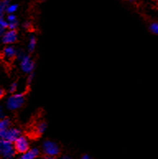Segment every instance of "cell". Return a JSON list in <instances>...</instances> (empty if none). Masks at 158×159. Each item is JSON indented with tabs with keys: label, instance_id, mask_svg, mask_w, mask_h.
I'll return each mask as SVG.
<instances>
[{
	"label": "cell",
	"instance_id": "cell-1",
	"mask_svg": "<svg viewBox=\"0 0 158 159\" xmlns=\"http://www.w3.org/2000/svg\"><path fill=\"white\" fill-rule=\"evenodd\" d=\"M25 102V97L23 93H12L7 98L6 102V107L10 111H15L21 108Z\"/></svg>",
	"mask_w": 158,
	"mask_h": 159
},
{
	"label": "cell",
	"instance_id": "cell-2",
	"mask_svg": "<svg viewBox=\"0 0 158 159\" xmlns=\"http://www.w3.org/2000/svg\"><path fill=\"white\" fill-rule=\"evenodd\" d=\"M16 150L13 143L0 139V156L4 159H11L15 154Z\"/></svg>",
	"mask_w": 158,
	"mask_h": 159
},
{
	"label": "cell",
	"instance_id": "cell-3",
	"mask_svg": "<svg viewBox=\"0 0 158 159\" xmlns=\"http://www.w3.org/2000/svg\"><path fill=\"white\" fill-rule=\"evenodd\" d=\"M42 151L45 155L56 157L59 154L60 149L59 145L56 143L50 141V140H45L42 144Z\"/></svg>",
	"mask_w": 158,
	"mask_h": 159
},
{
	"label": "cell",
	"instance_id": "cell-4",
	"mask_svg": "<svg viewBox=\"0 0 158 159\" xmlns=\"http://www.w3.org/2000/svg\"><path fill=\"white\" fill-rule=\"evenodd\" d=\"M19 61H20V68H21V71L23 73L27 74L33 73L35 64V62L32 60L30 55H27L25 54L21 60H19Z\"/></svg>",
	"mask_w": 158,
	"mask_h": 159
},
{
	"label": "cell",
	"instance_id": "cell-5",
	"mask_svg": "<svg viewBox=\"0 0 158 159\" xmlns=\"http://www.w3.org/2000/svg\"><path fill=\"white\" fill-rule=\"evenodd\" d=\"M21 136V130L17 128H9L5 131L0 133V139L7 140L11 143H14L18 137Z\"/></svg>",
	"mask_w": 158,
	"mask_h": 159
},
{
	"label": "cell",
	"instance_id": "cell-6",
	"mask_svg": "<svg viewBox=\"0 0 158 159\" xmlns=\"http://www.w3.org/2000/svg\"><path fill=\"white\" fill-rule=\"evenodd\" d=\"M14 148L16 150V152H19V153H24L26 152L27 150H29V142L25 136L21 135L20 137L16 139L14 143Z\"/></svg>",
	"mask_w": 158,
	"mask_h": 159
},
{
	"label": "cell",
	"instance_id": "cell-7",
	"mask_svg": "<svg viewBox=\"0 0 158 159\" xmlns=\"http://www.w3.org/2000/svg\"><path fill=\"white\" fill-rule=\"evenodd\" d=\"M17 40V32L16 30H8L2 36V42L7 45H12Z\"/></svg>",
	"mask_w": 158,
	"mask_h": 159
},
{
	"label": "cell",
	"instance_id": "cell-8",
	"mask_svg": "<svg viewBox=\"0 0 158 159\" xmlns=\"http://www.w3.org/2000/svg\"><path fill=\"white\" fill-rule=\"evenodd\" d=\"M17 51L16 50V49L11 45H7V46L3 49L2 55H3V57H4L6 60H14L15 58H17Z\"/></svg>",
	"mask_w": 158,
	"mask_h": 159
},
{
	"label": "cell",
	"instance_id": "cell-9",
	"mask_svg": "<svg viewBox=\"0 0 158 159\" xmlns=\"http://www.w3.org/2000/svg\"><path fill=\"white\" fill-rule=\"evenodd\" d=\"M40 154V151L36 148L27 150L26 152L21 153L18 159H35Z\"/></svg>",
	"mask_w": 158,
	"mask_h": 159
},
{
	"label": "cell",
	"instance_id": "cell-10",
	"mask_svg": "<svg viewBox=\"0 0 158 159\" xmlns=\"http://www.w3.org/2000/svg\"><path fill=\"white\" fill-rule=\"evenodd\" d=\"M36 44H37V40H36L35 36L33 35L30 36L28 39V43H27V50L29 52H34V50H35V47H36Z\"/></svg>",
	"mask_w": 158,
	"mask_h": 159
},
{
	"label": "cell",
	"instance_id": "cell-11",
	"mask_svg": "<svg viewBox=\"0 0 158 159\" xmlns=\"http://www.w3.org/2000/svg\"><path fill=\"white\" fill-rule=\"evenodd\" d=\"M47 129V123L45 121H40L37 124V125L35 126V132L37 135H41L44 134Z\"/></svg>",
	"mask_w": 158,
	"mask_h": 159
},
{
	"label": "cell",
	"instance_id": "cell-12",
	"mask_svg": "<svg viewBox=\"0 0 158 159\" xmlns=\"http://www.w3.org/2000/svg\"><path fill=\"white\" fill-rule=\"evenodd\" d=\"M8 28V22L3 17H0V37H2L4 32Z\"/></svg>",
	"mask_w": 158,
	"mask_h": 159
},
{
	"label": "cell",
	"instance_id": "cell-13",
	"mask_svg": "<svg viewBox=\"0 0 158 159\" xmlns=\"http://www.w3.org/2000/svg\"><path fill=\"white\" fill-rule=\"evenodd\" d=\"M10 127V120L7 118H2L0 119V133H2L3 131Z\"/></svg>",
	"mask_w": 158,
	"mask_h": 159
},
{
	"label": "cell",
	"instance_id": "cell-14",
	"mask_svg": "<svg viewBox=\"0 0 158 159\" xmlns=\"http://www.w3.org/2000/svg\"><path fill=\"white\" fill-rule=\"evenodd\" d=\"M7 6H8L7 0H0V17H3Z\"/></svg>",
	"mask_w": 158,
	"mask_h": 159
},
{
	"label": "cell",
	"instance_id": "cell-15",
	"mask_svg": "<svg viewBox=\"0 0 158 159\" xmlns=\"http://www.w3.org/2000/svg\"><path fill=\"white\" fill-rule=\"evenodd\" d=\"M149 31L154 35H158V22H151L149 25Z\"/></svg>",
	"mask_w": 158,
	"mask_h": 159
},
{
	"label": "cell",
	"instance_id": "cell-16",
	"mask_svg": "<svg viewBox=\"0 0 158 159\" xmlns=\"http://www.w3.org/2000/svg\"><path fill=\"white\" fill-rule=\"evenodd\" d=\"M17 8H18V5L17 4H8V6L7 7L6 12L7 14H13L17 11Z\"/></svg>",
	"mask_w": 158,
	"mask_h": 159
},
{
	"label": "cell",
	"instance_id": "cell-17",
	"mask_svg": "<svg viewBox=\"0 0 158 159\" xmlns=\"http://www.w3.org/2000/svg\"><path fill=\"white\" fill-rule=\"evenodd\" d=\"M18 26V22L17 21H11V22H8V29L9 30H16Z\"/></svg>",
	"mask_w": 158,
	"mask_h": 159
},
{
	"label": "cell",
	"instance_id": "cell-18",
	"mask_svg": "<svg viewBox=\"0 0 158 159\" xmlns=\"http://www.w3.org/2000/svg\"><path fill=\"white\" fill-rule=\"evenodd\" d=\"M17 83H12L9 87V92L11 93H16V91H17Z\"/></svg>",
	"mask_w": 158,
	"mask_h": 159
},
{
	"label": "cell",
	"instance_id": "cell-19",
	"mask_svg": "<svg viewBox=\"0 0 158 159\" xmlns=\"http://www.w3.org/2000/svg\"><path fill=\"white\" fill-rule=\"evenodd\" d=\"M7 22H11V21H17V17L15 16V14H7Z\"/></svg>",
	"mask_w": 158,
	"mask_h": 159
},
{
	"label": "cell",
	"instance_id": "cell-20",
	"mask_svg": "<svg viewBox=\"0 0 158 159\" xmlns=\"http://www.w3.org/2000/svg\"><path fill=\"white\" fill-rule=\"evenodd\" d=\"M34 78H35V74L34 73H31V74H28V76H27V84L30 85L34 80Z\"/></svg>",
	"mask_w": 158,
	"mask_h": 159
},
{
	"label": "cell",
	"instance_id": "cell-21",
	"mask_svg": "<svg viewBox=\"0 0 158 159\" xmlns=\"http://www.w3.org/2000/svg\"><path fill=\"white\" fill-rule=\"evenodd\" d=\"M80 159H92V157H90L89 155L84 154V155H83L82 157H81Z\"/></svg>",
	"mask_w": 158,
	"mask_h": 159
},
{
	"label": "cell",
	"instance_id": "cell-22",
	"mask_svg": "<svg viewBox=\"0 0 158 159\" xmlns=\"http://www.w3.org/2000/svg\"><path fill=\"white\" fill-rule=\"evenodd\" d=\"M4 95H5V92L2 90V88H0V99H2Z\"/></svg>",
	"mask_w": 158,
	"mask_h": 159
},
{
	"label": "cell",
	"instance_id": "cell-23",
	"mask_svg": "<svg viewBox=\"0 0 158 159\" xmlns=\"http://www.w3.org/2000/svg\"><path fill=\"white\" fill-rule=\"evenodd\" d=\"M3 118V111H2V107L0 106V119H2Z\"/></svg>",
	"mask_w": 158,
	"mask_h": 159
},
{
	"label": "cell",
	"instance_id": "cell-24",
	"mask_svg": "<svg viewBox=\"0 0 158 159\" xmlns=\"http://www.w3.org/2000/svg\"><path fill=\"white\" fill-rule=\"evenodd\" d=\"M44 159H55V157H52V156H48V155H45L44 157Z\"/></svg>",
	"mask_w": 158,
	"mask_h": 159
},
{
	"label": "cell",
	"instance_id": "cell-25",
	"mask_svg": "<svg viewBox=\"0 0 158 159\" xmlns=\"http://www.w3.org/2000/svg\"><path fill=\"white\" fill-rule=\"evenodd\" d=\"M61 159H72L69 156H64V157H62Z\"/></svg>",
	"mask_w": 158,
	"mask_h": 159
},
{
	"label": "cell",
	"instance_id": "cell-26",
	"mask_svg": "<svg viewBox=\"0 0 158 159\" xmlns=\"http://www.w3.org/2000/svg\"><path fill=\"white\" fill-rule=\"evenodd\" d=\"M24 27L26 29H27L29 27V23H27V22H26V23L24 24Z\"/></svg>",
	"mask_w": 158,
	"mask_h": 159
},
{
	"label": "cell",
	"instance_id": "cell-27",
	"mask_svg": "<svg viewBox=\"0 0 158 159\" xmlns=\"http://www.w3.org/2000/svg\"><path fill=\"white\" fill-rule=\"evenodd\" d=\"M128 1H129L130 2H135V0H128Z\"/></svg>",
	"mask_w": 158,
	"mask_h": 159
},
{
	"label": "cell",
	"instance_id": "cell-28",
	"mask_svg": "<svg viewBox=\"0 0 158 159\" xmlns=\"http://www.w3.org/2000/svg\"><path fill=\"white\" fill-rule=\"evenodd\" d=\"M154 1H156V2H158V0H154Z\"/></svg>",
	"mask_w": 158,
	"mask_h": 159
}]
</instances>
